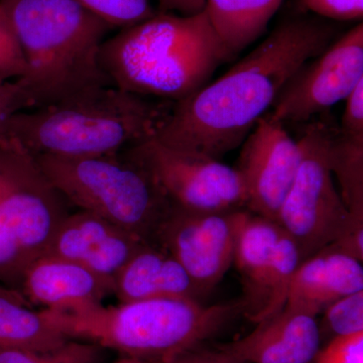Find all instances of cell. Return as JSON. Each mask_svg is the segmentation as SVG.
Masks as SVG:
<instances>
[{
  "mask_svg": "<svg viewBox=\"0 0 363 363\" xmlns=\"http://www.w3.org/2000/svg\"><path fill=\"white\" fill-rule=\"evenodd\" d=\"M315 363H363V332L332 339L322 346Z\"/></svg>",
  "mask_w": 363,
  "mask_h": 363,
  "instance_id": "obj_26",
  "label": "cell"
},
{
  "mask_svg": "<svg viewBox=\"0 0 363 363\" xmlns=\"http://www.w3.org/2000/svg\"><path fill=\"white\" fill-rule=\"evenodd\" d=\"M317 18L284 21L227 73L181 101L155 136L171 149L219 160L245 142L303 64L332 44Z\"/></svg>",
  "mask_w": 363,
  "mask_h": 363,
  "instance_id": "obj_1",
  "label": "cell"
},
{
  "mask_svg": "<svg viewBox=\"0 0 363 363\" xmlns=\"http://www.w3.org/2000/svg\"><path fill=\"white\" fill-rule=\"evenodd\" d=\"M33 159L69 204L155 245L174 205L149 169L128 150L88 157L40 155Z\"/></svg>",
  "mask_w": 363,
  "mask_h": 363,
  "instance_id": "obj_6",
  "label": "cell"
},
{
  "mask_svg": "<svg viewBox=\"0 0 363 363\" xmlns=\"http://www.w3.org/2000/svg\"><path fill=\"white\" fill-rule=\"evenodd\" d=\"M30 109V96L18 79L0 80V126L13 114Z\"/></svg>",
  "mask_w": 363,
  "mask_h": 363,
  "instance_id": "obj_28",
  "label": "cell"
},
{
  "mask_svg": "<svg viewBox=\"0 0 363 363\" xmlns=\"http://www.w3.org/2000/svg\"><path fill=\"white\" fill-rule=\"evenodd\" d=\"M206 0H157V11L193 16L204 11Z\"/></svg>",
  "mask_w": 363,
  "mask_h": 363,
  "instance_id": "obj_32",
  "label": "cell"
},
{
  "mask_svg": "<svg viewBox=\"0 0 363 363\" xmlns=\"http://www.w3.org/2000/svg\"><path fill=\"white\" fill-rule=\"evenodd\" d=\"M301 262L295 241L276 221L247 210L233 259L242 285L243 316L257 324L281 312Z\"/></svg>",
  "mask_w": 363,
  "mask_h": 363,
  "instance_id": "obj_10",
  "label": "cell"
},
{
  "mask_svg": "<svg viewBox=\"0 0 363 363\" xmlns=\"http://www.w3.org/2000/svg\"><path fill=\"white\" fill-rule=\"evenodd\" d=\"M218 345L243 363H315L322 347L317 316L289 308L245 337Z\"/></svg>",
  "mask_w": 363,
  "mask_h": 363,
  "instance_id": "obj_15",
  "label": "cell"
},
{
  "mask_svg": "<svg viewBox=\"0 0 363 363\" xmlns=\"http://www.w3.org/2000/svg\"><path fill=\"white\" fill-rule=\"evenodd\" d=\"M231 59L204 11L193 16L157 11L121 28L99 52L100 66L114 87L172 102L201 89Z\"/></svg>",
  "mask_w": 363,
  "mask_h": 363,
  "instance_id": "obj_2",
  "label": "cell"
},
{
  "mask_svg": "<svg viewBox=\"0 0 363 363\" xmlns=\"http://www.w3.org/2000/svg\"><path fill=\"white\" fill-rule=\"evenodd\" d=\"M23 51L30 109L114 87L99 52L114 28L75 0H0Z\"/></svg>",
  "mask_w": 363,
  "mask_h": 363,
  "instance_id": "obj_4",
  "label": "cell"
},
{
  "mask_svg": "<svg viewBox=\"0 0 363 363\" xmlns=\"http://www.w3.org/2000/svg\"><path fill=\"white\" fill-rule=\"evenodd\" d=\"M145 245L111 221L79 210L60 224L45 255L77 262L114 284L119 272Z\"/></svg>",
  "mask_w": 363,
  "mask_h": 363,
  "instance_id": "obj_14",
  "label": "cell"
},
{
  "mask_svg": "<svg viewBox=\"0 0 363 363\" xmlns=\"http://www.w3.org/2000/svg\"><path fill=\"white\" fill-rule=\"evenodd\" d=\"M328 247L362 262L363 217L352 216L347 228Z\"/></svg>",
  "mask_w": 363,
  "mask_h": 363,
  "instance_id": "obj_29",
  "label": "cell"
},
{
  "mask_svg": "<svg viewBox=\"0 0 363 363\" xmlns=\"http://www.w3.org/2000/svg\"><path fill=\"white\" fill-rule=\"evenodd\" d=\"M109 23L125 28L152 18L157 13L150 0H75Z\"/></svg>",
  "mask_w": 363,
  "mask_h": 363,
  "instance_id": "obj_24",
  "label": "cell"
},
{
  "mask_svg": "<svg viewBox=\"0 0 363 363\" xmlns=\"http://www.w3.org/2000/svg\"><path fill=\"white\" fill-rule=\"evenodd\" d=\"M300 161L298 142L267 112L242 143L235 168L247 190L248 211L276 221Z\"/></svg>",
  "mask_w": 363,
  "mask_h": 363,
  "instance_id": "obj_13",
  "label": "cell"
},
{
  "mask_svg": "<svg viewBox=\"0 0 363 363\" xmlns=\"http://www.w3.org/2000/svg\"><path fill=\"white\" fill-rule=\"evenodd\" d=\"M341 128L342 133L354 136H363V80L345 99Z\"/></svg>",
  "mask_w": 363,
  "mask_h": 363,
  "instance_id": "obj_30",
  "label": "cell"
},
{
  "mask_svg": "<svg viewBox=\"0 0 363 363\" xmlns=\"http://www.w3.org/2000/svg\"><path fill=\"white\" fill-rule=\"evenodd\" d=\"M30 306L60 310L102 304L114 294V284L77 262L45 255L26 269L20 286Z\"/></svg>",
  "mask_w": 363,
  "mask_h": 363,
  "instance_id": "obj_16",
  "label": "cell"
},
{
  "mask_svg": "<svg viewBox=\"0 0 363 363\" xmlns=\"http://www.w3.org/2000/svg\"><path fill=\"white\" fill-rule=\"evenodd\" d=\"M331 128L321 121L306 125L298 140L297 174L277 215V223L295 241L302 262L337 240L352 218L329 168Z\"/></svg>",
  "mask_w": 363,
  "mask_h": 363,
  "instance_id": "obj_8",
  "label": "cell"
},
{
  "mask_svg": "<svg viewBox=\"0 0 363 363\" xmlns=\"http://www.w3.org/2000/svg\"><path fill=\"white\" fill-rule=\"evenodd\" d=\"M25 73L26 62L20 43L0 6V80H16Z\"/></svg>",
  "mask_w": 363,
  "mask_h": 363,
  "instance_id": "obj_25",
  "label": "cell"
},
{
  "mask_svg": "<svg viewBox=\"0 0 363 363\" xmlns=\"http://www.w3.org/2000/svg\"><path fill=\"white\" fill-rule=\"evenodd\" d=\"M66 335L35 311L18 291H0V347L52 350L69 340Z\"/></svg>",
  "mask_w": 363,
  "mask_h": 363,
  "instance_id": "obj_20",
  "label": "cell"
},
{
  "mask_svg": "<svg viewBox=\"0 0 363 363\" xmlns=\"http://www.w3.org/2000/svg\"><path fill=\"white\" fill-rule=\"evenodd\" d=\"M318 321L322 346L332 339L363 332V290L329 305Z\"/></svg>",
  "mask_w": 363,
  "mask_h": 363,
  "instance_id": "obj_23",
  "label": "cell"
},
{
  "mask_svg": "<svg viewBox=\"0 0 363 363\" xmlns=\"http://www.w3.org/2000/svg\"><path fill=\"white\" fill-rule=\"evenodd\" d=\"M125 150L149 169L174 206L203 213L247 209L240 173L219 160L171 149L156 138Z\"/></svg>",
  "mask_w": 363,
  "mask_h": 363,
  "instance_id": "obj_9",
  "label": "cell"
},
{
  "mask_svg": "<svg viewBox=\"0 0 363 363\" xmlns=\"http://www.w3.org/2000/svg\"><path fill=\"white\" fill-rule=\"evenodd\" d=\"M21 156V152L0 147V195L13 178Z\"/></svg>",
  "mask_w": 363,
  "mask_h": 363,
  "instance_id": "obj_33",
  "label": "cell"
},
{
  "mask_svg": "<svg viewBox=\"0 0 363 363\" xmlns=\"http://www.w3.org/2000/svg\"><path fill=\"white\" fill-rule=\"evenodd\" d=\"M245 211L203 213L173 206L157 231L155 245L180 262L204 297L233 264Z\"/></svg>",
  "mask_w": 363,
  "mask_h": 363,
  "instance_id": "obj_12",
  "label": "cell"
},
{
  "mask_svg": "<svg viewBox=\"0 0 363 363\" xmlns=\"http://www.w3.org/2000/svg\"><path fill=\"white\" fill-rule=\"evenodd\" d=\"M119 303L154 298H190L200 301L202 294L186 269L159 245H143L114 279Z\"/></svg>",
  "mask_w": 363,
  "mask_h": 363,
  "instance_id": "obj_18",
  "label": "cell"
},
{
  "mask_svg": "<svg viewBox=\"0 0 363 363\" xmlns=\"http://www.w3.org/2000/svg\"><path fill=\"white\" fill-rule=\"evenodd\" d=\"M328 164L348 211L352 216L363 217V136L332 128Z\"/></svg>",
  "mask_w": 363,
  "mask_h": 363,
  "instance_id": "obj_21",
  "label": "cell"
},
{
  "mask_svg": "<svg viewBox=\"0 0 363 363\" xmlns=\"http://www.w3.org/2000/svg\"><path fill=\"white\" fill-rule=\"evenodd\" d=\"M308 11L335 21L362 20L363 0H300Z\"/></svg>",
  "mask_w": 363,
  "mask_h": 363,
  "instance_id": "obj_27",
  "label": "cell"
},
{
  "mask_svg": "<svg viewBox=\"0 0 363 363\" xmlns=\"http://www.w3.org/2000/svg\"><path fill=\"white\" fill-rule=\"evenodd\" d=\"M4 288H6V286L0 285V291H1L2 289H4Z\"/></svg>",
  "mask_w": 363,
  "mask_h": 363,
  "instance_id": "obj_35",
  "label": "cell"
},
{
  "mask_svg": "<svg viewBox=\"0 0 363 363\" xmlns=\"http://www.w3.org/2000/svg\"><path fill=\"white\" fill-rule=\"evenodd\" d=\"M174 104L116 87L100 88L13 114L0 126V147L32 157L116 154L155 138Z\"/></svg>",
  "mask_w": 363,
  "mask_h": 363,
  "instance_id": "obj_3",
  "label": "cell"
},
{
  "mask_svg": "<svg viewBox=\"0 0 363 363\" xmlns=\"http://www.w3.org/2000/svg\"><path fill=\"white\" fill-rule=\"evenodd\" d=\"M362 290V262L326 247L301 262L285 308L318 316L339 298Z\"/></svg>",
  "mask_w": 363,
  "mask_h": 363,
  "instance_id": "obj_17",
  "label": "cell"
},
{
  "mask_svg": "<svg viewBox=\"0 0 363 363\" xmlns=\"http://www.w3.org/2000/svg\"><path fill=\"white\" fill-rule=\"evenodd\" d=\"M168 363H243L222 350L218 344L208 347L205 343L177 355Z\"/></svg>",
  "mask_w": 363,
  "mask_h": 363,
  "instance_id": "obj_31",
  "label": "cell"
},
{
  "mask_svg": "<svg viewBox=\"0 0 363 363\" xmlns=\"http://www.w3.org/2000/svg\"><path fill=\"white\" fill-rule=\"evenodd\" d=\"M362 80L360 23L294 73L279 91L269 114L283 124L308 123L345 100Z\"/></svg>",
  "mask_w": 363,
  "mask_h": 363,
  "instance_id": "obj_11",
  "label": "cell"
},
{
  "mask_svg": "<svg viewBox=\"0 0 363 363\" xmlns=\"http://www.w3.org/2000/svg\"><path fill=\"white\" fill-rule=\"evenodd\" d=\"M114 363H157V362H145V360L135 359V358L121 357Z\"/></svg>",
  "mask_w": 363,
  "mask_h": 363,
  "instance_id": "obj_34",
  "label": "cell"
},
{
  "mask_svg": "<svg viewBox=\"0 0 363 363\" xmlns=\"http://www.w3.org/2000/svg\"><path fill=\"white\" fill-rule=\"evenodd\" d=\"M111 353L98 344L69 339L52 350L0 347V363H108Z\"/></svg>",
  "mask_w": 363,
  "mask_h": 363,
  "instance_id": "obj_22",
  "label": "cell"
},
{
  "mask_svg": "<svg viewBox=\"0 0 363 363\" xmlns=\"http://www.w3.org/2000/svg\"><path fill=\"white\" fill-rule=\"evenodd\" d=\"M40 312L68 338L98 344L123 357L168 363L243 316L245 302L240 298L205 306L190 298H154Z\"/></svg>",
  "mask_w": 363,
  "mask_h": 363,
  "instance_id": "obj_5",
  "label": "cell"
},
{
  "mask_svg": "<svg viewBox=\"0 0 363 363\" xmlns=\"http://www.w3.org/2000/svg\"><path fill=\"white\" fill-rule=\"evenodd\" d=\"M284 0H206L204 13L233 57L267 32Z\"/></svg>",
  "mask_w": 363,
  "mask_h": 363,
  "instance_id": "obj_19",
  "label": "cell"
},
{
  "mask_svg": "<svg viewBox=\"0 0 363 363\" xmlns=\"http://www.w3.org/2000/svg\"><path fill=\"white\" fill-rule=\"evenodd\" d=\"M69 203L52 187L35 160L21 154L0 195V285L20 292L33 262L47 253Z\"/></svg>",
  "mask_w": 363,
  "mask_h": 363,
  "instance_id": "obj_7",
  "label": "cell"
}]
</instances>
